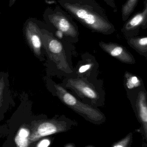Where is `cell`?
<instances>
[{
	"mask_svg": "<svg viewBox=\"0 0 147 147\" xmlns=\"http://www.w3.org/2000/svg\"><path fill=\"white\" fill-rule=\"evenodd\" d=\"M58 3L72 18L92 32L109 34L115 31L105 10L96 0H59Z\"/></svg>",
	"mask_w": 147,
	"mask_h": 147,
	"instance_id": "6da1fadb",
	"label": "cell"
},
{
	"mask_svg": "<svg viewBox=\"0 0 147 147\" xmlns=\"http://www.w3.org/2000/svg\"><path fill=\"white\" fill-rule=\"evenodd\" d=\"M54 86L57 96L60 100L86 120L96 124H102L105 122V116L99 111L79 101L60 86L55 84Z\"/></svg>",
	"mask_w": 147,
	"mask_h": 147,
	"instance_id": "7a4b0ae2",
	"label": "cell"
},
{
	"mask_svg": "<svg viewBox=\"0 0 147 147\" xmlns=\"http://www.w3.org/2000/svg\"><path fill=\"white\" fill-rule=\"evenodd\" d=\"M46 19L63 36L72 39L78 38V27L73 20L72 17L59 6L54 9H48L46 13Z\"/></svg>",
	"mask_w": 147,
	"mask_h": 147,
	"instance_id": "3957f363",
	"label": "cell"
},
{
	"mask_svg": "<svg viewBox=\"0 0 147 147\" xmlns=\"http://www.w3.org/2000/svg\"><path fill=\"white\" fill-rule=\"evenodd\" d=\"M77 123L66 118L42 120L35 125L29 138L30 144L42 137L71 130Z\"/></svg>",
	"mask_w": 147,
	"mask_h": 147,
	"instance_id": "277c9868",
	"label": "cell"
},
{
	"mask_svg": "<svg viewBox=\"0 0 147 147\" xmlns=\"http://www.w3.org/2000/svg\"><path fill=\"white\" fill-rule=\"evenodd\" d=\"M42 47L50 58L56 64L58 69L66 73H70L71 69L66 60L62 43L54 37L50 32L41 29Z\"/></svg>",
	"mask_w": 147,
	"mask_h": 147,
	"instance_id": "5b68a950",
	"label": "cell"
},
{
	"mask_svg": "<svg viewBox=\"0 0 147 147\" xmlns=\"http://www.w3.org/2000/svg\"><path fill=\"white\" fill-rule=\"evenodd\" d=\"M144 8L133 17L126 21L122 29L124 35L127 37H133L138 34L140 28H147V0L144 2Z\"/></svg>",
	"mask_w": 147,
	"mask_h": 147,
	"instance_id": "8992f818",
	"label": "cell"
},
{
	"mask_svg": "<svg viewBox=\"0 0 147 147\" xmlns=\"http://www.w3.org/2000/svg\"><path fill=\"white\" fill-rule=\"evenodd\" d=\"M25 34L31 49L37 57L41 54L42 47L41 30L36 23L29 21L25 25Z\"/></svg>",
	"mask_w": 147,
	"mask_h": 147,
	"instance_id": "52a82bcc",
	"label": "cell"
},
{
	"mask_svg": "<svg viewBox=\"0 0 147 147\" xmlns=\"http://www.w3.org/2000/svg\"><path fill=\"white\" fill-rule=\"evenodd\" d=\"M99 45L104 51L121 62L128 64L135 63L133 56L123 47L115 43L103 42H100Z\"/></svg>",
	"mask_w": 147,
	"mask_h": 147,
	"instance_id": "ba28073f",
	"label": "cell"
},
{
	"mask_svg": "<svg viewBox=\"0 0 147 147\" xmlns=\"http://www.w3.org/2000/svg\"><path fill=\"white\" fill-rule=\"evenodd\" d=\"M66 86L91 100H97L99 98L98 93L91 85L81 79H70L67 81Z\"/></svg>",
	"mask_w": 147,
	"mask_h": 147,
	"instance_id": "9c48e42d",
	"label": "cell"
},
{
	"mask_svg": "<svg viewBox=\"0 0 147 147\" xmlns=\"http://www.w3.org/2000/svg\"><path fill=\"white\" fill-rule=\"evenodd\" d=\"M138 119L142 127V134L147 140V105L146 93L140 92L136 101Z\"/></svg>",
	"mask_w": 147,
	"mask_h": 147,
	"instance_id": "30bf717a",
	"label": "cell"
},
{
	"mask_svg": "<svg viewBox=\"0 0 147 147\" xmlns=\"http://www.w3.org/2000/svg\"><path fill=\"white\" fill-rule=\"evenodd\" d=\"M31 133L26 127H22L18 130L14 141L17 147H28L30 144L29 138Z\"/></svg>",
	"mask_w": 147,
	"mask_h": 147,
	"instance_id": "8fae6325",
	"label": "cell"
},
{
	"mask_svg": "<svg viewBox=\"0 0 147 147\" xmlns=\"http://www.w3.org/2000/svg\"><path fill=\"white\" fill-rule=\"evenodd\" d=\"M128 43L134 48L139 51L141 53H147V37L134 38L131 37L128 39Z\"/></svg>",
	"mask_w": 147,
	"mask_h": 147,
	"instance_id": "7c38bea8",
	"label": "cell"
},
{
	"mask_svg": "<svg viewBox=\"0 0 147 147\" xmlns=\"http://www.w3.org/2000/svg\"><path fill=\"white\" fill-rule=\"evenodd\" d=\"M139 0H127L122 5L121 9L122 18L123 21L127 20L136 7Z\"/></svg>",
	"mask_w": 147,
	"mask_h": 147,
	"instance_id": "4fadbf2b",
	"label": "cell"
},
{
	"mask_svg": "<svg viewBox=\"0 0 147 147\" xmlns=\"http://www.w3.org/2000/svg\"><path fill=\"white\" fill-rule=\"evenodd\" d=\"M125 78L126 86L128 89L131 90L140 86V80L137 76L127 73L126 74Z\"/></svg>",
	"mask_w": 147,
	"mask_h": 147,
	"instance_id": "5bb4252c",
	"label": "cell"
},
{
	"mask_svg": "<svg viewBox=\"0 0 147 147\" xmlns=\"http://www.w3.org/2000/svg\"><path fill=\"white\" fill-rule=\"evenodd\" d=\"M133 134L130 133L125 138L114 143L111 147H130L133 142Z\"/></svg>",
	"mask_w": 147,
	"mask_h": 147,
	"instance_id": "9a60e30c",
	"label": "cell"
},
{
	"mask_svg": "<svg viewBox=\"0 0 147 147\" xmlns=\"http://www.w3.org/2000/svg\"><path fill=\"white\" fill-rule=\"evenodd\" d=\"M51 144V140L46 138L39 142L36 147H49Z\"/></svg>",
	"mask_w": 147,
	"mask_h": 147,
	"instance_id": "2e32d148",
	"label": "cell"
},
{
	"mask_svg": "<svg viewBox=\"0 0 147 147\" xmlns=\"http://www.w3.org/2000/svg\"><path fill=\"white\" fill-rule=\"evenodd\" d=\"M102 1L105 2L107 5L112 8L114 13H116L117 12V7L115 3V0H102Z\"/></svg>",
	"mask_w": 147,
	"mask_h": 147,
	"instance_id": "e0dca14e",
	"label": "cell"
},
{
	"mask_svg": "<svg viewBox=\"0 0 147 147\" xmlns=\"http://www.w3.org/2000/svg\"><path fill=\"white\" fill-rule=\"evenodd\" d=\"M92 66V64H89L82 65L79 69V73H83L86 72V71L89 70L91 69Z\"/></svg>",
	"mask_w": 147,
	"mask_h": 147,
	"instance_id": "ac0fdd59",
	"label": "cell"
},
{
	"mask_svg": "<svg viewBox=\"0 0 147 147\" xmlns=\"http://www.w3.org/2000/svg\"><path fill=\"white\" fill-rule=\"evenodd\" d=\"M4 87H5V83H4V79L3 78H2L0 80V104L2 100Z\"/></svg>",
	"mask_w": 147,
	"mask_h": 147,
	"instance_id": "d6986e66",
	"label": "cell"
},
{
	"mask_svg": "<svg viewBox=\"0 0 147 147\" xmlns=\"http://www.w3.org/2000/svg\"><path fill=\"white\" fill-rule=\"evenodd\" d=\"M16 0H9V7H12V5H14V3H15Z\"/></svg>",
	"mask_w": 147,
	"mask_h": 147,
	"instance_id": "ffe728a7",
	"label": "cell"
},
{
	"mask_svg": "<svg viewBox=\"0 0 147 147\" xmlns=\"http://www.w3.org/2000/svg\"><path fill=\"white\" fill-rule=\"evenodd\" d=\"M64 147H75V146L73 144H69L66 145Z\"/></svg>",
	"mask_w": 147,
	"mask_h": 147,
	"instance_id": "44dd1931",
	"label": "cell"
},
{
	"mask_svg": "<svg viewBox=\"0 0 147 147\" xmlns=\"http://www.w3.org/2000/svg\"><path fill=\"white\" fill-rule=\"evenodd\" d=\"M85 147H94V146H86Z\"/></svg>",
	"mask_w": 147,
	"mask_h": 147,
	"instance_id": "7402d4cb",
	"label": "cell"
},
{
	"mask_svg": "<svg viewBox=\"0 0 147 147\" xmlns=\"http://www.w3.org/2000/svg\"><path fill=\"white\" fill-rule=\"evenodd\" d=\"M0 14H1V12H0Z\"/></svg>",
	"mask_w": 147,
	"mask_h": 147,
	"instance_id": "603a6c76",
	"label": "cell"
}]
</instances>
